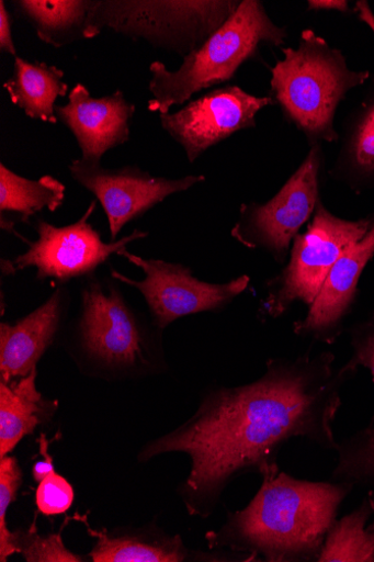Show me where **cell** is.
<instances>
[{"label": "cell", "mask_w": 374, "mask_h": 562, "mask_svg": "<svg viewBox=\"0 0 374 562\" xmlns=\"http://www.w3.org/2000/svg\"><path fill=\"white\" fill-rule=\"evenodd\" d=\"M335 364L330 351L270 360L256 382L209 391L195 415L148 445L141 459L186 453L192 467L180 492L189 514L205 518L236 477L280 470L279 454L292 439L337 450L342 390L359 367L352 360Z\"/></svg>", "instance_id": "cell-1"}, {"label": "cell", "mask_w": 374, "mask_h": 562, "mask_svg": "<svg viewBox=\"0 0 374 562\" xmlns=\"http://www.w3.org/2000/svg\"><path fill=\"white\" fill-rule=\"evenodd\" d=\"M251 502L229 516L219 532L207 535L209 548H229L247 561H318L338 510L353 487L308 482L274 470L261 475Z\"/></svg>", "instance_id": "cell-2"}, {"label": "cell", "mask_w": 374, "mask_h": 562, "mask_svg": "<svg viewBox=\"0 0 374 562\" xmlns=\"http://www.w3.org/2000/svg\"><path fill=\"white\" fill-rule=\"evenodd\" d=\"M282 50L284 59L271 69L275 105L305 135L309 146L337 142V110L352 89L369 79L370 72L351 70L341 50L313 30L301 33L296 48Z\"/></svg>", "instance_id": "cell-3"}, {"label": "cell", "mask_w": 374, "mask_h": 562, "mask_svg": "<svg viewBox=\"0 0 374 562\" xmlns=\"http://www.w3.org/2000/svg\"><path fill=\"white\" fill-rule=\"evenodd\" d=\"M287 38V30L274 23L261 2L242 0L226 24L186 56L177 71L160 61L150 65L149 112L168 114L193 94L231 81L242 65L261 58L262 47H280Z\"/></svg>", "instance_id": "cell-4"}, {"label": "cell", "mask_w": 374, "mask_h": 562, "mask_svg": "<svg viewBox=\"0 0 374 562\" xmlns=\"http://www.w3.org/2000/svg\"><path fill=\"white\" fill-rule=\"evenodd\" d=\"M237 0H93L86 38L104 29L183 59L237 12Z\"/></svg>", "instance_id": "cell-5"}, {"label": "cell", "mask_w": 374, "mask_h": 562, "mask_svg": "<svg viewBox=\"0 0 374 562\" xmlns=\"http://www.w3.org/2000/svg\"><path fill=\"white\" fill-rule=\"evenodd\" d=\"M373 223L374 216L360 221L337 217L319 200L307 229L293 241L287 266L267 283L260 317L277 319L297 302L309 308L333 266Z\"/></svg>", "instance_id": "cell-6"}, {"label": "cell", "mask_w": 374, "mask_h": 562, "mask_svg": "<svg viewBox=\"0 0 374 562\" xmlns=\"http://www.w3.org/2000/svg\"><path fill=\"white\" fill-rule=\"evenodd\" d=\"M324 148L311 145L307 157L277 194L265 203H243L231 236L249 249H262L283 265L294 239L320 200L319 177Z\"/></svg>", "instance_id": "cell-7"}, {"label": "cell", "mask_w": 374, "mask_h": 562, "mask_svg": "<svg viewBox=\"0 0 374 562\" xmlns=\"http://www.w3.org/2000/svg\"><path fill=\"white\" fill-rule=\"evenodd\" d=\"M94 209L95 201L77 223L65 227L38 220L35 226L38 238L34 243L26 240L27 251L14 261L2 260V272L10 276L35 268L37 280L50 279L64 284L91 276L129 243L148 236V233L136 229L117 241L103 243L100 233L89 223Z\"/></svg>", "instance_id": "cell-8"}, {"label": "cell", "mask_w": 374, "mask_h": 562, "mask_svg": "<svg viewBox=\"0 0 374 562\" xmlns=\"http://www.w3.org/2000/svg\"><path fill=\"white\" fill-rule=\"evenodd\" d=\"M120 257L139 268L145 279L133 280L113 268L112 277L140 292L159 329H166L185 316L223 311L250 285L248 276L224 284L200 281L188 267L162 260L141 259L127 248L121 251Z\"/></svg>", "instance_id": "cell-9"}, {"label": "cell", "mask_w": 374, "mask_h": 562, "mask_svg": "<svg viewBox=\"0 0 374 562\" xmlns=\"http://www.w3.org/2000/svg\"><path fill=\"white\" fill-rule=\"evenodd\" d=\"M97 279L82 289L80 339L86 353L100 367L127 371L149 363L146 339L118 286Z\"/></svg>", "instance_id": "cell-10"}, {"label": "cell", "mask_w": 374, "mask_h": 562, "mask_svg": "<svg viewBox=\"0 0 374 562\" xmlns=\"http://www.w3.org/2000/svg\"><path fill=\"white\" fill-rule=\"evenodd\" d=\"M273 105L271 95L257 97L238 86H226L189 102L178 113L159 114V121L194 164L208 148L240 131L254 128L257 114Z\"/></svg>", "instance_id": "cell-11"}, {"label": "cell", "mask_w": 374, "mask_h": 562, "mask_svg": "<svg viewBox=\"0 0 374 562\" xmlns=\"http://www.w3.org/2000/svg\"><path fill=\"white\" fill-rule=\"evenodd\" d=\"M69 171L100 202L109 218L113 241L128 223L144 216L158 203L205 181L204 176L175 180L154 177L137 167L104 169L101 164L82 159L72 161Z\"/></svg>", "instance_id": "cell-12"}, {"label": "cell", "mask_w": 374, "mask_h": 562, "mask_svg": "<svg viewBox=\"0 0 374 562\" xmlns=\"http://www.w3.org/2000/svg\"><path fill=\"white\" fill-rule=\"evenodd\" d=\"M135 112L136 106L123 91L93 98L82 83L70 91L67 105L56 106L58 120L78 142L81 159L95 164L101 162L104 153L129 140V121Z\"/></svg>", "instance_id": "cell-13"}, {"label": "cell", "mask_w": 374, "mask_h": 562, "mask_svg": "<svg viewBox=\"0 0 374 562\" xmlns=\"http://www.w3.org/2000/svg\"><path fill=\"white\" fill-rule=\"evenodd\" d=\"M373 257L374 223L333 266L306 317L294 324V333L328 345L336 342L355 302L360 278Z\"/></svg>", "instance_id": "cell-14"}, {"label": "cell", "mask_w": 374, "mask_h": 562, "mask_svg": "<svg viewBox=\"0 0 374 562\" xmlns=\"http://www.w3.org/2000/svg\"><path fill=\"white\" fill-rule=\"evenodd\" d=\"M65 291L57 290L15 325L0 326V382L9 383L36 370L60 328L67 299Z\"/></svg>", "instance_id": "cell-15"}, {"label": "cell", "mask_w": 374, "mask_h": 562, "mask_svg": "<svg viewBox=\"0 0 374 562\" xmlns=\"http://www.w3.org/2000/svg\"><path fill=\"white\" fill-rule=\"evenodd\" d=\"M57 407V401L46 400L37 391L36 370L22 379L0 382V458L9 456Z\"/></svg>", "instance_id": "cell-16"}, {"label": "cell", "mask_w": 374, "mask_h": 562, "mask_svg": "<svg viewBox=\"0 0 374 562\" xmlns=\"http://www.w3.org/2000/svg\"><path fill=\"white\" fill-rule=\"evenodd\" d=\"M66 186L50 176L29 180L0 165V228L19 235L18 224L30 220L45 209L55 213L63 206ZM20 236V235H19Z\"/></svg>", "instance_id": "cell-17"}, {"label": "cell", "mask_w": 374, "mask_h": 562, "mask_svg": "<svg viewBox=\"0 0 374 562\" xmlns=\"http://www.w3.org/2000/svg\"><path fill=\"white\" fill-rule=\"evenodd\" d=\"M65 72L44 63L15 58L14 72L4 83L14 105L32 120L57 124L56 102L68 93Z\"/></svg>", "instance_id": "cell-18"}, {"label": "cell", "mask_w": 374, "mask_h": 562, "mask_svg": "<svg viewBox=\"0 0 374 562\" xmlns=\"http://www.w3.org/2000/svg\"><path fill=\"white\" fill-rule=\"evenodd\" d=\"M332 175L355 191L374 188V89L349 120Z\"/></svg>", "instance_id": "cell-19"}, {"label": "cell", "mask_w": 374, "mask_h": 562, "mask_svg": "<svg viewBox=\"0 0 374 562\" xmlns=\"http://www.w3.org/2000/svg\"><path fill=\"white\" fill-rule=\"evenodd\" d=\"M92 3L93 0H18L13 5L41 41L64 47L86 38Z\"/></svg>", "instance_id": "cell-20"}, {"label": "cell", "mask_w": 374, "mask_h": 562, "mask_svg": "<svg viewBox=\"0 0 374 562\" xmlns=\"http://www.w3.org/2000/svg\"><path fill=\"white\" fill-rule=\"evenodd\" d=\"M374 509L367 496L328 532L319 562H374V528L366 524Z\"/></svg>", "instance_id": "cell-21"}, {"label": "cell", "mask_w": 374, "mask_h": 562, "mask_svg": "<svg viewBox=\"0 0 374 562\" xmlns=\"http://www.w3.org/2000/svg\"><path fill=\"white\" fill-rule=\"evenodd\" d=\"M97 543L90 557L94 562H181L190 551L179 536L148 542L135 538H112L89 529Z\"/></svg>", "instance_id": "cell-22"}, {"label": "cell", "mask_w": 374, "mask_h": 562, "mask_svg": "<svg viewBox=\"0 0 374 562\" xmlns=\"http://www.w3.org/2000/svg\"><path fill=\"white\" fill-rule=\"evenodd\" d=\"M338 464L331 481L364 490L374 509V426L338 443Z\"/></svg>", "instance_id": "cell-23"}, {"label": "cell", "mask_w": 374, "mask_h": 562, "mask_svg": "<svg viewBox=\"0 0 374 562\" xmlns=\"http://www.w3.org/2000/svg\"><path fill=\"white\" fill-rule=\"evenodd\" d=\"M22 483V472L14 457L0 458V561L19 552V537L10 531L7 515Z\"/></svg>", "instance_id": "cell-24"}, {"label": "cell", "mask_w": 374, "mask_h": 562, "mask_svg": "<svg viewBox=\"0 0 374 562\" xmlns=\"http://www.w3.org/2000/svg\"><path fill=\"white\" fill-rule=\"evenodd\" d=\"M19 552L29 562H80L82 558L68 550L60 533L42 538L35 526L25 535H18Z\"/></svg>", "instance_id": "cell-25"}, {"label": "cell", "mask_w": 374, "mask_h": 562, "mask_svg": "<svg viewBox=\"0 0 374 562\" xmlns=\"http://www.w3.org/2000/svg\"><path fill=\"white\" fill-rule=\"evenodd\" d=\"M73 501V487L56 470L50 471L38 482L36 505L42 515L46 517L64 515L71 508Z\"/></svg>", "instance_id": "cell-26"}, {"label": "cell", "mask_w": 374, "mask_h": 562, "mask_svg": "<svg viewBox=\"0 0 374 562\" xmlns=\"http://www.w3.org/2000/svg\"><path fill=\"white\" fill-rule=\"evenodd\" d=\"M353 355L351 360L359 367L370 371L374 382V312L350 330Z\"/></svg>", "instance_id": "cell-27"}, {"label": "cell", "mask_w": 374, "mask_h": 562, "mask_svg": "<svg viewBox=\"0 0 374 562\" xmlns=\"http://www.w3.org/2000/svg\"><path fill=\"white\" fill-rule=\"evenodd\" d=\"M0 50L3 54L18 57L16 46L12 35L11 15L7 9L5 2H0Z\"/></svg>", "instance_id": "cell-28"}, {"label": "cell", "mask_w": 374, "mask_h": 562, "mask_svg": "<svg viewBox=\"0 0 374 562\" xmlns=\"http://www.w3.org/2000/svg\"><path fill=\"white\" fill-rule=\"evenodd\" d=\"M340 12L342 14H351L349 3L345 0H308L307 12Z\"/></svg>", "instance_id": "cell-29"}, {"label": "cell", "mask_w": 374, "mask_h": 562, "mask_svg": "<svg viewBox=\"0 0 374 562\" xmlns=\"http://www.w3.org/2000/svg\"><path fill=\"white\" fill-rule=\"evenodd\" d=\"M355 13L359 19L365 23L374 34V13L365 0H359L355 5ZM374 83V80H373Z\"/></svg>", "instance_id": "cell-30"}, {"label": "cell", "mask_w": 374, "mask_h": 562, "mask_svg": "<svg viewBox=\"0 0 374 562\" xmlns=\"http://www.w3.org/2000/svg\"><path fill=\"white\" fill-rule=\"evenodd\" d=\"M372 528H374V522L371 525Z\"/></svg>", "instance_id": "cell-31"}]
</instances>
